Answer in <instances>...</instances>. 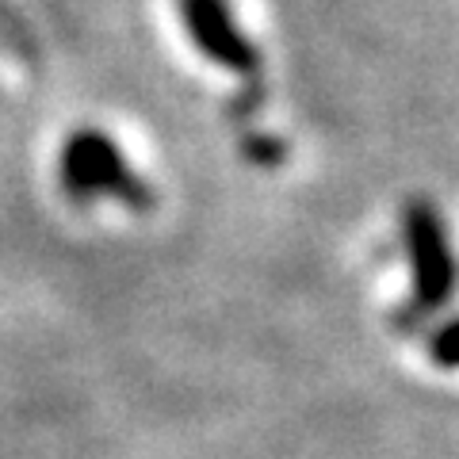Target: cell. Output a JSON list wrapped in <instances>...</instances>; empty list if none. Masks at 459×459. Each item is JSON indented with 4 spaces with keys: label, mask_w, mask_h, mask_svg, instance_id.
Segmentation results:
<instances>
[{
    "label": "cell",
    "mask_w": 459,
    "mask_h": 459,
    "mask_svg": "<svg viewBox=\"0 0 459 459\" xmlns=\"http://www.w3.org/2000/svg\"><path fill=\"white\" fill-rule=\"evenodd\" d=\"M429 356H433L440 368H459V322L440 329L433 344H429Z\"/></svg>",
    "instance_id": "cell-4"
},
{
    "label": "cell",
    "mask_w": 459,
    "mask_h": 459,
    "mask_svg": "<svg viewBox=\"0 0 459 459\" xmlns=\"http://www.w3.org/2000/svg\"><path fill=\"white\" fill-rule=\"evenodd\" d=\"M62 184L69 195L77 199H126V204H142V180L126 157L115 150V142L84 131L69 138L62 153Z\"/></svg>",
    "instance_id": "cell-1"
},
{
    "label": "cell",
    "mask_w": 459,
    "mask_h": 459,
    "mask_svg": "<svg viewBox=\"0 0 459 459\" xmlns=\"http://www.w3.org/2000/svg\"><path fill=\"white\" fill-rule=\"evenodd\" d=\"M180 16L188 23L192 42L211 57V65L219 62L222 69H234L246 77L256 74V50L238 31L226 0H180Z\"/></svg>",
    "instance_id": "cell-3"
},
{
    "label": "cell",
    "mask_w": 459,
    "mask_h": 459,
    "mask_svg": "<svg viewBox=\"0 0 459 459\" xmlns=\"http://www.w3.org/2000/svg\"><path fill=\"white\" fill-rule=\"evenodd\" d=\"M406 246L413 272V310H437L455 287V253L437 207L418 204L406 211Z\"/></svg>",
    "instance_id": "cell-2"
}]
</instances>
